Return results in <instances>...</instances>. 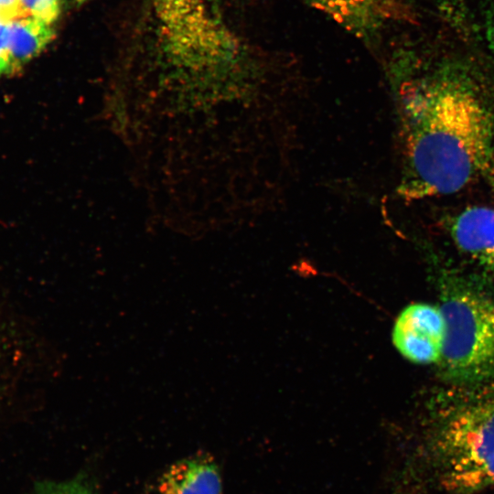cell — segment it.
Instances as JSON below:
<instances>
[{
    "label": "cell",
    "instance_id": "obj_2",
    "mask_svg": "<svg viewBox=\"0 0 494 494\" xmlns=\"http://www.w3.org/2000/svg\"><path fill=\"white\" fill-rule=\"evenodd\" d=\"M153 2L161 39L172 62L242 89L261 77V62L213 9L216 0Z\"/></svg>",
    "mask_w": 494,
    "mask_h": 494
},
{
    "label": "cell",
    "instance_id": "obj_10",
    "mask_svg": "<svg viewBox=\"0 0 494 494\" xmlns=\"http://www.w3.org/2000/svg\"><path fill=\"white\" fill-rule=\"evenodd\" d=\"M9 31V72L17 73L21 68L38 56L50 43L55 32L51 24L34 17L16 18L7 23Z\"/></svg>",
    "mask_w": 494,
    "mask_h": 494
},
{
    "label": "cell",
    "instance_id": "obj_7",
    "mask_svg": "<svg viewBox=\"0 0 494 494\" xmlns=\"http://www.w3.org/2000/svg\"><path fill=\"white\" fill-rule=\"evenodd\" d=\"M446 229L454 244L494 275V209L470 206L451 216Z\"/></svg>",
    "mask_w": 494,
    "mask_h": 494
},
{
    "label": "cell",
    "instance_id": "obj_15",
    "mask_svg": "<svg viewBox=\"0 0 494 494\" xmlns=\"http://www.w3.org/2000/svg\"><path fill=\"white\" fill-rule=\"evenodd\" d=\"M482 27L487 48L494 58V0H484Z\"/></svg>",
    "mask_w": 494,
    "mask_h": 494
},
{
    "label": "cell",
    "instance_id": "obj_6",
    "mask_svg": "<svg viewBox=\"0 0 494 494\" xmlns=\"http://www.w3.org/2000/svg\"><path fill=\"white\" fill-rule=\"evenodd\" d=\"M446 323L440 306L414 303L404 307L392 328V343L416 364L438 362L445 346Z\"/></svg>",
    "mask_w": 494,
    "mask_h": 494
},
{
    "label": "cell",
    "instance_id": "obj_4",
    "mask_svg": "<svg viewBox=\"0 0 494 494\" xmlns=\"http://www.w3.org/2000/svg\"><path fill=\"white\" fill-rule=\"evenodd\" d=\"M440 307L446 323L443 375L464 386L494 381V295L452 274L442 277Z\"/></svg>",
    "mask_w": 494,
    "mask_h": 494
},
{
    "label": "cell",
    "instance_id": "obj_9",
    "mask_svg": "<svg viewBox=\"0 0 494 494\" xmlns=\"http://www.w3.org/2000/svg\"><path fill=\"white\" fill-rule=\"evenodd\" d=\"M159 494H222V478L214 457L199 451L172 464L157 481Z\"/></svg>",
    "mask_w": 494,
    "mask_h": 494
},
{
    "label": "cell",
    "instance_id": "obj_12",
    "mask_svg": "<svg viewBox=\"0 0 494 494\" xmlns=\"http://www.w3.org/2000/svg\"><path fill=\"white\" fill-rule=\"evenodd\" d=\"M17 18L34 17L52 24L60 13V0H17Z\"/></svg>",
    "mask_w": 494,
    "mask_h": 494
},
{
    "label": "cell",
    "instance_id": "obj_11",
    "mask_svg": "<svg viewBox=\"0 0 494 494\" xmlns=\"http://www.w3.org/2000/svg\"><path fill=\"white\" fill-rule=\"evenodd\" d=\"M491 486H494V456L456 481L448 494H474Z\"/></svg>",
    "mask_w": 494,
    "mask_h": 494
},
{
    "label": "cell",
    "instance_id": "obj_16",
    "mask_svg": "<svg viewBox=\"0 0 494 494\" xmlns=\"http://www.w3.org/2000/svg\"><path fill=\"white\" fill-rule=\"evenodd\" d=\"M8 40V25L0 21V74L9 72Z\"/></svg>",
    "mask_w": 494,
    "mask_h": 494
},
{
    "label": "cell",
    "instance_id": "obj_5",
    "mask_svg": "<svg viewBox=\"0 0 494 494\" xmlns=\"http://www.w3.org/2000/svg\"><path fill=\"white\" fill-rule=\"evenodd\" d=\"M328 16L342 28L376 48L384 32L411 14L403 0H301Z\"/></svg>",
    "mask_w": 494,
    "mask_h": 494
},
{
    "label": "cell",
    "instance_id": "obj_18",
    "mask_svg": "<svg viewBox=\"0 0 494 494\" xmlns=\"http://www.w3.org/2000/svg\"><path fill=\"white\" fill-rule=\"evenodd\" d=\"M71 1H73L75 3H83V2L88 1V0H71Z\"/></svg>",
    "mask_w": 494,
    "mask_h": 494
},
{
    "label": "cell",
    "instance_id": "obj_1",
    "mask_svg": "<svg viewBox=\"0 0 494 494\" xmlns=\"http://www.w3.org/2000/svg\"><path fill=\"white\" fill-rule=\"evenodd\" d=\"M389 74L403 149L399 196L450 195L478 179L494 186V113L472 71L455 61L423 69L403 56Z\"/></svg>",
    "mask_w": 494,
    "mask_h": 494
},
{
    "label": "cell",
    "instance_id": "obj_17",
    "mask_svg": "<svg viewBox=\"0 0 494 494\" xmlns=\"http://www.w3.org/2000/svg\"><path fill=\"white\" fill-rule=\"evenodd\" d=\"M17 0H0V21L8 23L17 18Z\"/></svg>",
    "mask_w": 494,
    "mask_h": 494
},
{
    "label": "cell",
    "instance_id": "obj_13",
    "mask_svg": "<svg viewBox=\"0 0 494 494\" xmlns=\"http://www.w3.org/2000/svg\"><path fill=\"white\" fill-rule=\"evenodd\" d=\"M34 494H98L94 487L84 478L77 477L61 482H42Z\"/></svg>",
    "mask_w": 494,
    "mask_h": 494
},
{
    "label": "cell",
    "instance_id": "obj_3",
    "mask_svg": "<svg viewBox=\"0 0 494 494\" xmlns=\"http://www.w3.org/2000/svg\"><path fill=\"white\" fill-rule=\"evenodd\" d=\"M447 396L433 414L424 465L446 493L461 478L494 456V389Z\"/></svg>",
    "mask_w": 494,
    "mask_h": 494
},
{
    "label": "cell",
    "instance_id": "obj_14",
    "mask_svg": "<svg viewBox=\"0 0 494 494\" xmlns=\"http://www.w3.org/2000/svg\"><path fill=\"white\" fill-rule=\"evenodd\" d=\"M422 478L419 468L405 467L389 494H419Z\"/></svg>",
    "mask_w": 494,
    "mask_h": 494
},
{
    "label": "cell",
    "instance_id": "obj_8",
    "mask_svg": "<svg viewBox=\"0 0 494 494\" xmlns=\"http://www.w3.org/2000/svg\"><path fill=\"white\" fill-rule=\"evenodd\" d=\"M30 355L26 333L0 299V413L16 398Z\"/></svg>",
    "mask_w": 494,
    "mask_h": 494
}]
</instances>
